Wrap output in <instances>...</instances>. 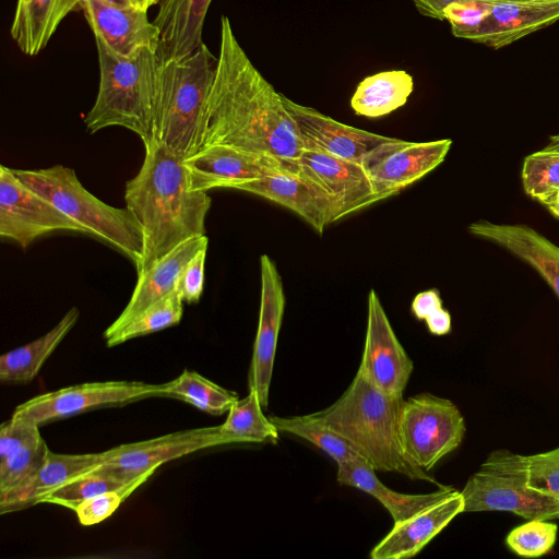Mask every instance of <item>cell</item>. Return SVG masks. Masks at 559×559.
I'll use <instances>...</instances> for the list:
<instances>
[{
  "mask_svg": "<svg viewBox=\"0 0 559 559\" xmlns=\"http://www.w3.org/2000/svg\"><path fill=\"white\" fill-rule=\"evenodd\" d=\"M493 0H464L444 10L453 36L474 41L491 12Z\"/></svg>",
  "mask_w": 559,
  "mask_h": 559,
  "instance_id": "74e56055",
  "label": "cell"
},
{
  "mask_svg": "<svg viewBox=\"0 0 559 559\" xmlns=\"http://www.w3.org/2000/svg\"><path fill=\"white\" fill-rule=\"evenodd\" d=\"M465 431L461 411L448 399L420 393L403 402L400 415L403 449L426 472L460 447Z\"/></svg>",
  "mask_w": 559,
  "mask_h": 559,
  "instance_id": "ba28073f",
  "label": "cell"
},
{
  "mask_svg": "<svg viewBox=\"0 0 559 559\" xmlns=\"http://www.w3.org/2000/svg\"><path fill=\"white\" fill-rule=\"evenodd\" d=\"M338 484L357 488L377 499L390 513L394 524L403 522L452 495L455 489L441 486L429 493L409 495L394 491L383 485L376 469L366 461L336 464Z\"/></svg>",
  "mask_w": 559,
  "mask_h": 559,
  "instance_id": "d4e9b609",
  "label": "cell"
},
{
  "mask_svg": "<svg viewBox=\"0 0 559 559\" xmlns=\"http://www.w3.org/2000/svg\"><path fill=\"white\" fill-rule=\"evenodd\" d=\"M80 8L94 36L118 55L128 57L147 47L160 49L159 29L148 20L147 11L99 0H80Z\"/></svg>",
  "mask_w": 559,
  "mask_h": 559,
  "instance_id": "d6986e66",
  "label": "cell"
},
{
  "mask_svg": "<svg viewBox=\"0 0 559 559\" xmlns=\"http://www.w3.org/2000/svg\"><path fill=\"white\" fill-rule=\"evenodd\" d=\"M99 86L84 122L90 133L122 127L146 145L155 140L154 117L162 63L160 49L143 48L124 57L94 36Z\"/></svg>",
  "mask_w": 559,
  "mask_h": 559,
  "instance_id": "277c9868",
  "label": "cell"
},
{
  "mask_svg": "<svg viewBox=\"0 0 559 559\" xmlns=\"http://www.w3.org/2000/svg\"><path fill=\"white\" fill-rule=\"evenodd\" d=\"M80 7V0H21L16 2L11 36L26 56L48 44L61 21Z\"/></svg>",
  "mask_w": 559,
  "mask_h": 559,
  "instance_id": "4316f807",
  "label": "cell"
},
{
  "mask_svg": "<svg viewBox=\"0 0 559 559\" xmlns=\"http://www.w3.org/2000/svg\"><path fill=\"white\" fill-rule=\"evenodd\" d=\"M552 216L559 219V191L542 203Z\"/></svg>",
  "mask_w": 559,
  "mask_h": 559,
  "instance_id": "7dc6e473",
  "label": "cell"
},
{
  "mask_svg": "<svg viewBox=\"0 0 559 559\" xmlns=\"http://www.w3.org/2000/svg\"><path fill=\"white\" fill-rule=\"evenodd\" d=\"M216 61L204 43L183 58H162L154 134L182 162L199 150L202 115Z\"/></svg>",
  "mask_w": 559,
  "mask_h": 559,
  "instance_id": "5b68a950",
  "label": "cell"
},
{
  "mask_svg": "<svg viewBox=\"0 0 559 559\" xmlns=\"http://www.w3.org/2000/svg\"><path fill=\"white\" fill-rule=\"evenodd\" d=\"M464 0H413L417 11L433 20L444 21V10L452 3Z\"/></svg>",
  "mask_w": 559,
  "mask_h": 559,
  "instance_id": "ee69618b",
  "label": "cell"
},
{
  "mask_svg": "<svg viewBox=\"0 0 559 559\" xmlns=\"http://www.w3.org/2000/svg\"><path fill=\"white\" fill-rule=\"evenodd\" d=\"M211 145L287 164H295L304 148L283 94L252 63L225 15L221 17L219 50L203 109L199 150Z\"/></svg>",
  "mask_w": 559,
  "mask_h": 559,
  "instance_id": "6da1fadb",
  "label": "cell"
},
{
  "mask_svg": "<svg viewBox=\"0 0 559 559\" xmlns=\"http://www.w3.org/2000/svg\"><path fill=\"white\" fill-rule=\"evenodd\" d=\"M464 512L503 511L526 520L559 519V502L527 485L525 455L491 452L461 490Z\"/></svg>",
  "mask_w": 559,
  "mask_h": 559,
  "instance_id": "52a82bcc",
  "label": "cell"
},
{
  "mask_svg": "<svg viewBox=\"0 0 559 559\" xmlns=\"http://www.w3.org/2000/svg\"><path fill=\"white\" fill-rule=\"evenodd\" d=\"M183 165L190 189L207 192L212 189H230L237 183L260 178L288 164L230 146L211 145L186 158Z\"/></svg>",
  "mask_w": 559,
  "mask_h": 559,
  "instance_id": "e0dca14e",
  "label": "cell"
},
{
  "mask_svg": "<svg viewBox=\"0 0 559 559\" xmlns=\"http://www.w3.org/2000/svg\"><path fill=\"white\" fill-rule=\"evenodd\" d=\"M443 308L440 293L436 288L418 293L412 301V312L418 320H426Z\"/></svg>",
  "mask_w": 559,
  "mask_h": 559,
  "instance_id": "7bdbcfd3",
  "label": "cell"
},
{
  "mask_svg": "<svg viewBox=\"0 0 559 559\" xmlns=\"http://www.w3.org/2000/svg\"><path fill=\"white\" fill-rule=\"evenodd\" d=\"M164 396L176 397L192 404L200 411L211 415H222L239 400L234 391H229L200 373L183 370L176 379L164 383Z\"/></svg>",
  "mask_w": 559,
  "mask_h": 559,
  "instance_id": "4dcf8cb0",
  "label": "cell"
},
{
  "mask_svg": "<svg viewBox=\"0 0 559 559\" xmlns=\"http://www.w3.org/2000/svg\"><path fill=\"white\" fill-rule=\"evenodd\" d=\"M283 100L295 123L302 147L317 148L338 158L360 162L369 151L391 139L342 123L285 95Z\"/></svg>",
  "mask_w": 559,
  "mask_h": 559,
  "instance_id": "ac0fdd59",
  "label": "cell"
},
{
  "mask_svg": "<svg viewBox=\"0 0 559 559\" xmlns=\"http://www.w3.org/2000/svg\"><path fill=\"white\" fill-rule=\"evenodd\" d=\"M223 433L234 443L276 442L278 430L263 414V406L253 390L238 400L228 411L226 420L219 425Z\"/></svg>",
  "mask_w": 559,
  "mask_h": 559,
  "instance_id": "f546056e",
  "label": "cell"
},
{
  "mask_svg": "<svg viewBox=\"0 0 559 559\" xmlns=\"http://www.w3.org/2000/svg\"><path fill=\"white\" fill-rule=\"evenodd\" d=\"M403 402V395H390L357 372L332 405L312 415L341 435L376 471L394 472L441 487L403 449L400 435Z\"/></svg>",
  "mask_w": 559,
  "mask_h": 559,
  "instance_id": "3957f363",
  "label": "cell"
},
{
  "mask_svg": "<svg viewBox=\"0 0 559 559\" xmlns=\"http://www.w3.org/2000/svg\"><path fill=\"white\" fill-rule=\"evenodd\" d=\"M428 331L437 336L447 335L452 329V319L450 312L441 308L431 317L425 320Z\"/></svg>",
  "mask_w": 559,
  "mask_h": 559,
  "instance_id": "f6af8a7d",
  "label": "cell"
},
{
  "mask_svg": "<svg viewBox=\"0 0 559 559\" xmlns=\"http://www.w3.org/2000/svg\"><path fill=\"white\" fill-rule=\"evenodd\" d=\"M11 169L26 187L83 226L87 234L120 251L138 270L144 254V236L128 207L104 203L81 183L72 168L62 165Z\"/></svg>",
  "mask_w": 559,
  "mask_h": 559,
  "instance_id": "8992f818",
  "label": "cell"
},
{
  "mask_svg": "<svg viewBox=\"0 0 559 559\" xmlns=\"http://www.w3.org/2000/svg\"><path fill=\"white\" fill-rule=\"evenodd\" d=\"M545 148L559 151V134L551 136Z\"/></svg>",
  "mask_w": 559,
  "mask_h": 559,
  "instance_id": "c3c4849f",
  "label": "cell"
},
{
  "mask_svg": "<svg viewBox=\"0 0 559 559\" xmlns=\"http://www.w3.org/2000/svg\"><path fill=\"white\" fill-rule=\"evenodd\" d=\"M293 166L329 195L337 209L340 219L384 200L374 189L360 162L304 147L301 156Z\"/></svg>",
  "mask_w": 559,
  "mask_h": 559,
  "instance_id": "5bb4252c",
  "label": "cell"
},
{
  "mask_svg": "<svg viewBox=\"0 0 559 559\" xmlns=\"http://www.w3.org/2000/svg\"><path fill=\"white\" fill-rule=\"evenodd\" d=\"M108 4L133 8L147 11L151 7L157 4L159 0H99Z\"/></svg>",
  "mask_w": 559,
  "mask_h": 559,
  "instance_id": "bcb514c9",
  "label": "cell"
},
{
  "mask_svg": "<svg viewBox=\"0 0 559 559\" xmlns=\"http://www.w3.org/2000/svg\"><path fill=\"white\" fill-rule=\"evenodd\" d=\"M557 536L558 525L552 520L533 519L511 530L506 545L520 557L538 558L551 551Z\"/></svg>",
  "mask_w": 559,
  "mask_h": 559,
  "instance_id": "8d00e7d4",
  "label": "cell"
},
{
  "mask_svg": "<svg viewBox=\"0 0 559 559\" xmlns=\"http://www.w3.org/2000/svg\"><path fill=\"white\" fill-rule=\"evenodd\" d=\"M414 91V79L405 70L368 75L357 85L350 107L358 116L379 118L403 107Z\"/></svg>",
  "mask_w": 559,
  "mask_h": 559,
  "instance_id": "f1b7e54d",
  "label": "cell"
},
{
  "mask_svg": "<svg viewBox=\"0 0 559 559\" xmlns=\"http://www.w3.org/2000/svg\"><path fill=\"white\" fill-rule=\"evenodd\" d=\"M451 145L450 139L409 142L391 138L369 151L360 163L374 189L385 200L436 169Z\"/></svg>",
  "mask_w": 559,
  "mask_h": 559,
  "instance_id": "7c38bea8",
  "label": "cell"
},
{
  "mask_svg": "<svg viewBox=\"0 0 559 559\" xmlns=\"http://www.w3.org/2000/svg\"><path fill=\"white\" fill-rule=\"evenodd\" d=\"M527 485L559 502V447L525 455Z\"/></svg>",
  "mask_w": 559,
  "mask_h": 559,
  "instance_id": "f35d334b",
  "label": "cell"
},
{
  "mask_svg": "<svg viewBox=\"0 0 559 559\" xmlns=\"http://www.w3.org/2000/svg\"><path fill=\"white\" fill-rule=\"evenodd\" d=\"M414 364L395 335L379 296L368 294L367 329L358 373L390 395H403Z\"/></svg>",
  "mask_w": 559,
  "mask_h": 559,
  "instance_id": "4fadbf2b",
  "label": "cell"
},
{
  "mask_svg": "<svg viewBox=\"0 0 559 559\" xmlns=\"http://www.w3.org/2000/svg\"><path fill=\"white\" fill-rule=\"evenodd\" d=\"M105 451L87 454H58L48 452L37 474L25 484L0 492V514L40 503L41 498L67 481L99 466Z\"/></svg>",
  "mask_w": 559,
  "mask_h": 559,
  "instance_id": "cb8c5ba5",
  "label": "cell"
},
{
  "mask_svg": "<svg viewBox=\"0 0 559 559\" xmlns=\"http://www.w3.org/2000/svg\"><path fill=\"white\" fill-rule=\"evenodd\" d=\"M468 231L493 242L533 267L559 298V247L524 224L478 221Z\"/></svg>",
  "mask_w": 559,
  "mask_h": 559,
  "instance_id": "44dd1931",
  "label": "cell"
},
{
  "mask_svg": "<svg viewBox=\"0 0 559 559\" xmlns=\"http://www.w3.org/2000/svg\"><path fill=\"white\" fill-rule=\"evenodd\" d=\"M41 435L39 426L10 418L0 426V462Z\"/></svg>",
  "mask_w": 559,
  "mask_h": 559,
  "instance_id": "60d3db41",
  "label": "cell"
},
{
  "mask_svg": "<svg viewBox=\"0 0 559 559\" xmlns=\"http://www.w3.org/2000/svg\"><path fill=\"white\" fill-rule=\"evenodd\" d=\"M559 21V0H493L474 43L500 49Z\"/></svg>",
  "mask_w": 559,
  "mask_h": 559,
  "instance_id": "603a6c76",
  "label": "cell"
},
{
  "mask_svg": "<svg viewBox=\"0 0 559 559\" xmlns=\"http://www.w3.org/2000/svg\"><path fill=\"white\" fill-rule=\"evenodd\" d=\"M230 189L255 194L290 210L319 235L329 224L340 221L337 209L329 195L296 170L293 164Z\"/></svg>",
  "mask_w": 559,
  "mask_h": 559,
  "instance_id": "9a60e30c",
  "label": "cell"
},
{
  "mask_svg": "<svg viewBox=\"0 0 559 559\" xmlns=\"http://www.w3.org/2000/svg\"><path fill=\"white\" fill-rule=\"evenodd\" d=\"M110 490L120 491L128 498L135 488L97 466L48 492L40 503H53L74 511L85 499Z\"/></svg>",
  "mask_w": 559,
  "mask_h": 559,
  "instance_id": "d6a6232c",
  "label": "cell"
},
{
  "mask_svg": "<svg viewBox=\"0 0 559 559\" xmlns=\"http://www.w3.org/2000/svg\"><path fill=\"white\" fill-rule=\"evenodd\" d=\"M269 418L278 431L309 441L330 455L336 464L364 460L341 435L312 414L289 417L270 415Z\"/></svg>",
  "mask_w": 559,
  "mask_h": 559,
  "instance_id": "1f68e13d",
  "label": "cell"
},
{
  "mask_svg": "<svg viewBox=\"0 0 559 559\" xmlns=\"http://www.w3.org/2000/svg\"><path fill=\"white\" fill-rule=\"evenodd\" d=\"M48 452L49 449L40 437L0 462V492L11 490L32 479L45 463Z\"/></svg>",
  "mask_w": 559,
  "mask_h": 559,
  "instance_id": "d590c367",
  "label": "cell"
},
{
  "mask_svg": "<svg viewBox=\"0 0 559 559\" xmlns=\"http://www.w3.org/2000/svg\"><path fill=\"white\" fill-rule=\"evenodd\" d=\"M183 304L176 290L151 305L120 332L105 340L108 347H114L129 340L151 334L180 322L183 314Z\"/></svg>",
  "mask_w": 559,
  "mask_h": 559,
  "instance_id": "836d02e7",
  "label": "cell"
},
{
  "mask_svg": "<svg viewBox=\"0 0 559 559\" xmlns=\"http://www.w3.org/2000/svg\"><path fill=\"white\" fill-rule=\"evenodd\" d=\"M86 229L26 187L5 166L0 167V236L27 248L40 236Z\"/></svg>",
  "mask_w": 559,
  "mask_h": 559,
  "instance_id": "8fae6325",
  "label": "cell"
},
{
  "mask_svg": "<svg viewBox=\"0 0 559 559\" xmlns=\"http://www.w3.org/2000/svg\"><path fill=\"white\" fill-rule=\"evenodd\" d=\"M260 312L248 372V390L257 392L264 408L269 405L277 340L285 309V293L276 264L267 254L260 258Z\"/></svg>",
  "mask_w": 559,
  "mask_h": 559,
  "instance_id": "2e32d148",
  "label": "cell"
},
{
  "mask_svg": "<svg viewBox=\"0 0 559 559\" xmlns=\"http://www.w3.org/2000/svg\"><path fill=\"white\" fill-rule=\"evenodd\" d=\"M80 318V310L71 308L46 334L14 348L0 357V381L2 383H28L73 329Z\"/></svg>",
  "mask_w": 559,
  "mask_h": 559,
  "instance_id": "83f0119b",
  "label": "cell"
},
{
  "mask_svg": "<svg viewBox=\"0 0 559 559\" xmlns=\"http://www.w3.org/2000/svg\"><path fill=\"white\" fill-rule=\"evenodd\" d=\"M521 176L525 193L545 202L559 191V151L544 148L527 155Z\"/></svg>",
  "mask_w": 559,
  "mask_h": 559,
  "instance_id": "e575fe53",
  "label": "cell"
},
{
  "mask_svg": "<svg viewBox=\"0 0 559 559\" xmlns=\"http://www.w3.org/2000/svg\"><path fill=\"white\" fill-rule=\"evenodd\" d=\"M138 174L126 183V207L143 229L144 254L138 274L182 242L205 236L212 200L205 191L190 189L187 169L165 144L144 145Z\"/></svg>",
  "mask_w": 559,
  "mask_h": 559,
  "instance_id": "7a4b0ae2",
  "label": "cell"
},
{
  "mask_svg": "<svg viewBox=\"0 0 559 559\" xmlns=\"http://www.w3.org/2000/svg\"><path fill=\"white\" fill-rule=\"evenodd\" d=\"M207 246L206 235L189 239L173 249L150 269L138 274L136 285L129 302L119 317L106 329L104 338L107 340L117 334L151 305L176 290L187 263L197 252Z\"/></svg>",
  "mask_w": 559,
  "mask_h": 559,
  "instance_id": "ffe728a7",
  "label": "cell"
},
{
  "mask_svg": "<svg viewBox=\"0 0 559 559\" xmlns=\"http://www.w3.org/2000/svg\"><path fill=\"white\" fill-rule=\"evenodd\" d=\"M206 251L207 247H204L197 252L179 277L176 289L187 304L198 302L202 296Z\"/></svg>",
  "mask_w": 559,
  "mask_h": 559,
  "instance_id": "b9f144b4",
  "label": "cell"
},
{
  "mask_svg": "<svg viewBox=\"0 0 559 559\" xmlns=\"http://www.w3.org/2000/svg\"><path fill=\"white\" fill-rule=\"evenodd\" d=\"M227 444L231 441L221 426L180 430L111 448L105 451V460L98 468L136 489L167 462Z\"/></svg>",
  "mask_w": 559,
  "mask_h": 559,
  "instance_id": "9c48e42d",
  "label": "cell"
},
{
  "mask_svg": "<svg viewBox=\"0 0 559 559\" xmlns=\"http://www.w3.org/2000/svg\"><path fill=\"white\" fill-rule=\"evenodd\" d=\"M464 513L461 491L394 524L393 528L371 550L372 559H404L416 556L459 514Z\"/></svg>",
  "mask_w": 559,
  "mask_h": 559,
  "instance_id": "7402d4cb",
  "label": "cell"
},
{
  "mask_svg": "<svg viewBox=\"0 0 559 559\" xmlns=\"http://www.w3.org/2000/svg\"><path fill=\"white\" fill-rule=\"evenodd\" d=\"M211 2L159 0L153 22L159 29L163 59L183 58L203 44V25Z\"/></svg>",
  "mask_w": 559,
  "mask_h": 559,
  "instance_id": "484cf974",
  "label": "cell"
},
{
  "mask_svg": "<svg viewBox=\"0 0 559 559\" xmlns=\"http://www.w3.org/2000/svg\"><path fill=\"white\" fill-rule=\"evenodd\" d=\"M17 1H21V0H17Z\"/></svg>",
  "mask_w": 559,
  "mask_h": 559,
  "instance_id": "681fc988",
  "label": "cell"
},
{
  "mask_svg": "<svg viewBox=\"0 0 559 559\" xmlns=\"http://www.w3.org/2000/svg\"><path fill=\"white\" fill-rule=\"evenodd\" d=\"M126 499L120 491H106L85 499L76 506L74 512L81 525L91 526L108 519Z\"/></svg>",
  "mask_w": 559,
  "mask_h": 559,
  "instance_id": "ab89813d",
  "label": "cell"
},
{
  "mask_svg": "<svg viewBox=\"0 0 559 559\" xmlns=\"http://www.w3.org/2000/svg\"><path fill=\"white\" fill-rule=\"evenodd\" d=\"M164 396V383L98 381L70 385L34 396L15 407L11 418L40 426L93 408Z\"/></svg>",
  "mask_w": 559,
  "mask_h": 559,
  "instance_id": "30bf717a",
  "label": "cell"
}]
</instances>
